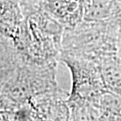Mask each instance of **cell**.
<instances>
[{"label":"cell","mask_w":121,"mask_h":121,"mask_svg":"<svg viewBox=\"0 0 121 121\" xmlns=\"http://www.w3.org/2000/svg\"><path fill=\"white\" fill-rule=\"evenodd\" d=\"M0 110H15L34 98L60 88L57 62L30 61L6 40L0 39Z\"/></svg>","instance_id":"cell-1"},{"label":"cell","mask_w":121,"mask_h":121,"mask_svg":"<svg viewBox=\"0 0 121 121\" xmlns=\"http://www.w3.org/2000/svg\"><path fill=\"white\" fill-rule=\"evenodd\" d=\"M117 20L83 21L76 27L65 28L61 52L98 60L104 56L117 53Z\"/></svg>","instance_id":"cell-2"},{"label":"cell","mask_w":121,"mask_h":121,"mask_svg":"<svg viewBox=\"0 0 121 121\" xmlns=\"http://www.w3.org/2000/svg\"><path fill=\"white\" fill-rule=\"evenodd\" d=\"M58 60L68 68L71 75L69 106L93 102L107 89L97 60L65 53H60Z\"/></svg>","instance_id":"cell-3"},{"label":"cell","mask_w":121,"mask_h":121,"mask_svg":"<svg viewBox=\"0 0 121 121\" xmlns=\"http://www.w3.org/2000/svg\"><path fill=\"white\" fill-rule=\"evenodd\" d=\"M69 94V92L60 87L30 100L35 120H70Z\"/></svg>","instance_id":"cell-4"},{"label":"cell","mask_w":121,"mask_h":121,"mask_svg":"<svg viewBox=\"0 0 121 121\" xmlns=\"http://www.w3.org/2000/svg\"><path fill=\"white\" fill-rule=\"evenodd\" d=\"M41 8L65 28L84 21V0H42Z\"/></svg>","instance_id":"cell-5"},{"label":"cell","mask_w":121,"mask_h":121,"mask_svg":"<svg viewBox=\"0 0 121 121\" xmlns=\"http://www.w3.org/2000/svg\"><path fill=\"white\" fill-rule=\"evenodd\" d=\"M0 35L11 39L25 17L17 0H0Z\"/></svg>","instance_id":"cell-6"},{"label":"cell","mask_w":121,"mask_h":121,"mask_svg":"<svg viewBox=\"0 0 121 121\" xmlns=\"http://www.w3.org/2000/svg\"><path fill=\"white\" fill-rule=\"evenodd\" d=\"M84 21H105L117 19L121 5L117 0H84Z\"/></svg>","instance_id":"cell-7"},{"label":"cell","mask_w":121,"mask_h":121,"mask_svg":"<svg viewBox=\"0 0 121 121\" xmlns=\"http://www.w3.org/2000/svg\"><path fill=\"white\" fill-rule=\"evenodd\" d=\"M93 103L99 112V120H121V95L106 89Z\"/></svg>","instance_id":"cell-8"},{"label":"cell","mask_w":121,"mask_h":121,"mask_svg":"<svg viewBox=\"0 0 121 121\" xmlns=\"http://www.w3.org/2000/svg\"><path fill=\"white\" fill-rule=\"evenodd\" d=\"M98 63L107 89L110 90L121 83V55L118 53L106 55Z\"/></svg>","instance_id":"cell-9"},{"label":"cell","mask_w":121,"mask_h":121,"mask_svg":"<svg viewBox=\"0 0 121 121\" xmlns=\"http://www.w3.org/2000/svg\"><path fill=\"white\" fill-rule=\"evenodd\" d=\"M117 22L118 30H117V53L121 55V13L116 19Z\"/></svg>","instance_id":"cell-10"},{"label":"cell","mask_w":121,"mask_h":121,"mask_svg":"<svg viewBox=\"0 0 121 121\" xmlns=\"http://www.w3.org/2000/svg\"><path fill=\"white\" fill-rule=\"evenodd\" d=\"M117 2H119V3H120V4L121 5V0H117Z\"/></svg>","instance_id":"cell-11"}]
</instances>
